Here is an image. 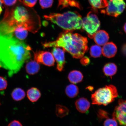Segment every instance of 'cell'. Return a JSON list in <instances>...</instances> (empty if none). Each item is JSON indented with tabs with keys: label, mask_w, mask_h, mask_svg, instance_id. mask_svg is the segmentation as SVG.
I'll list each match as a JSON object with an SVG mask.
<instances>
[{
	"label": "cell",
	"mask_w": 126,
	"mask_h": 126,
	"mask_svg": "<svg viewBox=\"0 0 126 126\" xmlns=\"http://www.w3.org/2000/svg\"><path fill=\"white\" fill-rule=\"evenodd\" d=\"M31 48L15 37H0V67L8 70L11 77L19 71L26 61L31 58Z\"/></svg>",
	"instance_id": "cell-1"
},
{
	"label": "cell",
	"mask_w": 126,
	"mask_h": 126,
	"mask_svg": "<svg viewBox=\"0 0 126 126\" xmlns=\"http://www.w3.org/2000/svg\"><path fill=\"white\" fill-rule=\"evenodd\" d=\"M88 41L86 37L72 31H65L53 41L45 42L43 44L45 48L61 47L77 59H81L89 50Z\"/></svg>",
	"instance_id": "cell-2"
},
{
	"label": "cell",
	"mask_w": 126,
	"mask_h": 126,
	"mask_svg": "<svg viewBox=\"0 0 126 126\" xmlns=\"http://www.w3.org/2000/svg\"><path fill=\"white\" fill-rule=\"evenodd\" d=\"M4 28L11 31L16 26L24 27L28 31L35 32L38 29L32 16L28 9L23 6H17L12 9L10 14L6 12L4 18L1 22Z\"/></svg>",
	"instance_id": "cell-3"
},
{
	"label": "cell",
	"mask_w": 126,
	"mask_h": 126,
	"mask_svg": "<svg viewBox=\"0 0 126 126\" xmlns=\"http://www.w3.org/2000/svg\"><path fill=\"white\" fill-rule=\"evenodd\" d=\"M44 17L65 31H73L82 28V17L77 12L68 11L62 14L52 13L45 16Z\"/></svg>",
	"instance_id": "cell-4"
},
{
	"label": "cell",
	"mask_w": 126,
	"mask_h": 126,
	"mask_svg": "<svg viewBox=\"0 0 126 126\" xmlns=\"http://www.w3.org/2000/svg\"><path fill=\"white\" fill-rule=\"evenodd\" d=\"M117 89L112 85L105 86L96 91L92 94L91 98L93 105H108L114 101L118 97Z\"/></svg>",
	"instance_id": "cell-5"
},
{
	"label": "cell",
	"mask_w": 126,
	"mask_h": 126,
	"mask_svg": "<svg viewBox=\"0 0 126 126\" xmlns=\"http://www.w3.org/2000/svg\"><path fill=\"white\" fill-rule=\"evenodd\" d=\"M100 23L97 16L92 12H90L87 16L82 20V28L91 39L94 38V36L100 29Z\"/></svg>",
	"instance_id": "cell-6"
},
{
	"label": "cell",
	"mask_w": 126,
	"mask_h": 126,
	"mask_svg": "<svg viewBox=\"0 0 126 126\" xmlns=\"http://www.w3.org/2000/svg\"><path fill=\"white\" fill-rule=\"evenodd\" d=\"M126 7L124 0H109L106 10L102 13L114 17H117L123 12Z\"/></svg>",
	"instance_id": "cell-7"
},
{
	"label": "cell",
	"mask_w": 126,
	"mask_h": 126,
	"mask_svg": "<svg viewBox=\"0 0 126 126\" xmlns=\"http://www.w3.org/2000/svg\"><path fill=\"white\" fill-rule=\"evenodd\" d=\"M112 116L120 125L126 126V100L119 99Z\"/></svg>",
	"instance_id": "cell-8"
},
{
	"label": "cell",
	"mask_w": 126,
	"mask_h": 126,
	"mask_svg": "<svg viewBox=\"0 0 126 126\" xmlns=\"http://www.w3.org/2000/svg\"><path fill=\"white\" fill-rule=\"evenodd\" d=\"M34 60L39 63L51 66L54 65L55 59L52 53L48 51L36 52L34 55Z\"/></svg>",
	"instance_id": "cell-9"
},
{
	"label": "cell",
	"mask_w": 126,
	"mask_h": 126,
	"mask_svg": "<svg viewBox=\"0 0 126 126\" xmlns=\"http://www.w3.org/2000/svg\"><path fill=\"white\" fill-rule=\"evenodd\" d=\"M64 51L59 47H54L52 51V54L57 63V69L59 71L63 70L65 63Z\"/></svg>",
	"instance_id": "cell-10"
},
{
	"label": "cell",
	"mask_w": 126,
	"mask_h": 126,
	"mask_svg": "<svg viewBox=\"0 0 126 126\" xmlns=\"http://www.w3.org/2000/svg\"><path fill=\"white\" fill-rule=\"evenodd\" d=\"M102 51L104 56L107 58H111L116 55L117 53V48L113 42H108L104 45Z\"/></svg>",
	"instance_id": "cell-11"
},
{
	"label": "cell",
	"mask_w": 126,
	"mask_h": 126,
	"mask_svg": "<svg viewBox=\"0 0 126 126\" xmlns=\"http://www.w3.org/2000/svg\"><path fill=\"white\" fill-rule=\"evenodd\" d=\"M94 42L99 46H103L108 43L109 37L108 33L104 30L98 31L94 37Z\"/></svg>",
	"instance_id": "cell-12"
},
{
	"label": "cell",
	"mask_w": 126,
	"mask_h": 126,
	"mask_svg": "<svg viewBox=\"0 0 126 126\" xmlns=\"http://www.w3.org/2000/svg\"><path fill=\"white\" fill-rule=\"evenodd\" d=\"M76 108L78 111L81 113L86 112L90 107V103L89 100L84 97L78 99L75 102Z\"/></svg>",
	"instance_id": "cell-13"
},
{
	"label": "cell",
	"mask_w": 126,
	"mask_h": 126,
	"mask_svg": "<svg viewBox=\"0 0 126 126\" xmlns=\"http://www.w3.org/2000/svg\"><path fill=\"white\" fill-rule=\"evenodd\" d=\"M28 30L24 27L21 26H16L14 28L13 36L20 41L24 40L28 35Z\"/></svg>",
	"instance_id": "cell-14"
},
{
	"label": "cell",
	"mask_w": 126,
	"mask_h": 126,
	"mask_svg": "<svg viewBox=\"0 0 126 126\" xmlns=\"http://www.w3.org/2000/svg\"><path fill=\"white\" fill-rule=\"evenodd\" d=\"M27 96L28 100L32 102H36L40 98L41 93L37 88L32 87L28 89L27 92Z\"/></svg>",
	"instance_id": "cell-15"
},
{
	"label": "cell",
	"mask_w": 126,
	"mask_h": 126,
	"mask_svg": "<svg viewBox=\"0 0 126 126\" xmlns=\"http://www.w3.org/2000/svg\"><path fill=\"white\" fill-rule=\"evenodd\" d=\"M83 76L79 71L73 70L71 71L68 76L69 81L73 84H76L82 81Z\"/></svg>",
	"instance_id": "cell-16"
},
{
	"label": "cell",
	"mask_w": 126,
	"mask_h": 126,
	"mask_svg": "<svg viewBox=\"0 0 126 126\" xmlns=\"http://www.w3.org/2000/svg\"><path fill=\"white\" fill-rule=\"evenodd\" d=\"M40 68L39 63L35 61H30L27 64L26 66V72L30 75H34L37 73Z\"/></svg>",
	"instance_id": "cell-17"
},
{
	"label": "cell",
	"mask_w": 126,
	"mask_h": 126,
	"mask_svg": "<svg viewBox=\"0 0 126 126\" xmlns=\"http://www.w3.org/2000/svg\"><path fill=\"white\" fill-rule=\"evenodd\" d=\"M103 71L105 75L107 76L111 77L117 72V66L114 63H109L104 66Z\"/></svg>",
	"instance_id": "cell-18"
},
{
	"label": "cell",
	"mask_w": 126,
	"mask_h": 126,
	"mask_svg": "<svg viewBox=\"0 0 126 126\" xmlns=\"http://www.w3.org/2000/svg\"><path fill=\"white\" fill-rule=\"evenodd\" d=\"M26 95L25 91L20 88H16L14 89L11 94L12 98L16 101H20L23 100Z\"/></svg>",
	"instance_id": "cell-19"
},
{
	"label": "cell",
	"mask_w": 126,
	"mask_h": 126,
	"mask_svg": "<svg viewBox=\"0 0 126 126\" xmlns=\"http://www.w3.org/2000/svg\"><path fill=\"white\" fill-rule=\"evenodd\" d=\"M65 93L66 95L69 98H74L76 97L79 94V88L75 84H69L66 87Z\"/></svg>",
	"instance_id": "cell-20"
},
{
	"label": "cell",
	"mask_w": 126,
	"mask_h": 126,
	"mask_svg": "<svg viewBox=\"0 0 126 126\" xmlns=\"http://www.w3.org/2000/svg\"><path fill=\"white\" fill-rule=\"evenodd\" d=\"M69 110L67 107L61 105H56V113L58 117L62 118L67 115L69 113Z\"/></svg>",
	"instance_id": "cell-21"
},
{
	"label": "cell",
	"mask_w": 126,
	"mask_h": 126,
	"mask_svg": "<svg viewBox=\"0 0 126 126\" xmlns=\"http://www.w3.org/2000/svg\"><path fill=\"white\" fill-rule=\"evenodd\" d=\"M90 4L93 7L97 8H102L107 7L108 1L104 0H89Z\"/></svg>",
	"instance_id": "cell-22"
},
{
	"label": "cell",
	"mask_w": 126,
	"mask_h": 126,
	"mask_svg": "<svg viewBox=\"0 0 126 126\" xmlns=\"http://www.w3.org/2000/svg\"><path fill=\"white\" fill-rule=\"evenodd\" d=\"M102 53L101 47L98 45H94L91 47L90 54L92 57L97 58L100 57Z\"/></svg>",
	"instance_id": "cell-23"
},
{
	"label": "cell",
	"mask_w": 126,
	"mask_h": 126,
	"mask_svg": "<svg viewBox=\"0 0 126 126\" xmlns=\"http://www.w3.org/2000/svg\"><path fill=\"white\" fill-rule=\"evenodd\" d=\"M39 4L42 9L51 7L53 4V0H39Z\"/></svg>",
	"instance_id": "cell-24"
},
{
	"label": "cell",
	"mask_w": 126,
	"mask_h": 126,
	"mask_svg": "<svg viewBox=\"0 0 126 126\" xmlns=\"http://www.w3.org/2000/svg\"><path fill=\"white\" fill-rule=\"evenodd\" d=\"M104 126H118L116 120L113 118L111 119H107L104 122Z\"/></svg>",
	"instance_id": "cell-25"
},
{
	"label": "cell",
	"mask_w": 126,
	"mask_h": 126,
	"mask_svg": "<svg viewBox=\"0 0 126 126\" xmlns=\"http://www.w3.org/2000/svg\"><path fill=\"white\" fill-rule=\"evenodd\" d=\"M7 80L3 77H0V91L5 90L7 87Z\"/></svg>",
	"instance_id": "cell-26"
},
{
	"label": "cell",
	"mask_w": 126,
	"mask_h": 126,
	"mask_svg": "<svg viewBox=\"0 0 126 126\" xmlns=\"http://www.w3.org/2000/svg\"><path fill=\"white\" fill-rule=\"evenodd\" d=\"M37 0H23L24 4L27 7H33L37 2Z\"/></svg>",
	"instance_id": "cell-27"
},
{
	"label": "cell",
	"mask_w": 126,
	"mask_h": 126,
	"mask_svg": "<svg viewBox=\"0 0 126 126\" xmlns=\"http://www.w3.org/2000/svg\"><path fill=\"white\" fill-rule=\"evenodd\" d=\"M3 3L6 6L10 7L16 3L17 0H2Z\"/></svg>",
	"instance_id": "cell-28"
},
{
	"label": "cell",
	"mask_w": 126,
	"mask_h": 126,
	"mask_svg": "<svg viewBox=\"0 0 126 126\" xmlns=\"http://www.w3.org/2000/svg\"><path fill=\"white\" fill-rule=\"evenodd\" d=\"M82 58L81 60V64L84 66H87L90 63L89 58L86 56L83 57Z\"/></svg>",
	"instance_id": "cell-29"
},
{
	"label": "cell",
	"mask_w": 126,
	"mask_h": 126,
	"mask_svg": "<svg viewBox=\"0 0 126 126\" xmlns=\"http://www.w3.org/2000/svg\"><path fill=\"white\" fill-rule=\"evenodd\" d=\"M98 115L100 119L109 118L108 113L102 110H100L99 111Z\"/></svg>",
	"instance_id": "cell-30"
},
{
	"label": "cell",
	"mask_w": 126,
	"mask_h": 126,
	"mask_svg": "<svg viewBox=\"0 0 126 126\" xmlns=\"http://www.w3.org/2000/svg\"><path fill=\"white\" fill-rule=\"evenodd\" d=\"M8 126H23V125L19 121L15 120L10 122Z\"/></svg>",
	"instance_id": "cell-31"
},
{
	"label": "cell",
	"mask_w": 126,
	"mask_h": 126,
	"mask_svg": "<svg viewBox=\"0 0 126 126\" xmlns=\"http://www.w3.org/2000/svg\"><path fill=\"white\" fill-rule=\"evenodd\" d=\"M122 54L124 56H126V44H124L122 48Z\"/></svg>",
	"instance_id": "cell-32"
},
{
	"label": "cell",
	"mask_w": 126,
	"mask_h": 126,
	"mask_svg": "<svg viewBox=\"0 0 126 126\" xmlns=\"http://www.w3.org/2000/svg\"><path fill=\"white\" fill-rule=\"evenodd\" d=\"M3 3V2L2 0H0V15L2 11V6Z\"/></svg>",
	"instance_id": "cell-33"
},
{
	"label": "cell",
	"mask_w": 126,
	"mask_h": 126,
	"mask_svg": "<svg viewBox=\"0 0 126 126\" xmlns=\"http://www.w3.org/2000/svg\"><path fill=\"white\" fill-rule=\"evenodd\" d=\"M124 31H125V32L126 33V23L124 25Z\"/></svg>",
	"instance_id": "cell-34"
},
{
	"label": "cell",
	"mask_w": 126,
	"mask_h": 126,
	"mask_svg": "<svg viewBox=\"0 0 126 126\" xmlns=\"http://www.w3.org/2000/svg\"><path fill=\"white\" fill-rule=\"evenodd\" d=\"M105 1H108V0H104Z\"/></svg>",
	"instance_id": "cell-35"
},
{
	"label": "cell",
	"mask_w": 126,
	"mask_h": 126,
	"mask_svg": "<svg viewBox=\"0 0 126 126\" xmlns=\"http://www.w3.org/2000/svg\"><path fill=\"white\" fill-rule=\"evenodd\" d=\"M1 35H0V37H1Z\"/></svg>",
	"instance_id": "cell-36"
}]
</instances>
